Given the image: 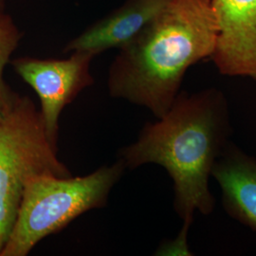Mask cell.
<instances>
[{
    "label": "cell",
    "instance_id": "cell-1",
    "mask_svg": "<svg viewBox=\"0 0 256 256\" xmlns=\"http://www.w3.org/2000/svg\"><path fill=\"white\" fill-rule=\"evenodd\" d=\"M230 134L223 92H180L162 117L146 124L137 140L120 151V160L129 169L147 164L164 168L173 180L174 210L189 230L196 212L208 216L214 209L209 180Z\"/></svg>",
    "mask_w": 256,
    "mask_h": 256
},
{
    "label": "cell",
    "instance_id": "cell-2",
    "mask_svg": "<svg viewBox=\"0 0 256 256\" xmlns=\"http://www.w3.org/2000/svg\"><path fill=\"white\" fill-rule=\"evenodd\" d=\"M216 36L210 0H170L119 50L108 72L110 95L162 117L180 92L186 72L210 59Z\"/></svg>",
    "mask_w": 256,
    "mask_h": 256
},
{
    "label": "cell",
    "instance_id": "cell-3",
    "mask_svg": "<svg viewBox=\"0 0 256 256\" xmlns=\"http://www.w3.org/2000/svg\"><path fill=\"white\" fill-rule=\"evenodd\" d=\"M119 160L84 176L44 174L27 183L9 238L0 256H26L48 236L76 218L102 208L126 169Z\"/></svg>",
    "mask_w": 256,
    "mask_h": 256
},
{
    "label": "cell",
    "instance_id": "cell-4",
    "mask_svg": "<svg viewBox=\"0 0 256 256\" xmlns=\"http://www.w3.org/2000/svg\"><path fill=\"white\" fill-rule=\"evenodd\" d=\"M41 119L28 96H21L0 120V252L5 246L27 183L44 174L68 176L57 158Z\"/></svg>",
    "mask_w": 256,
    "mask_h": 256
},
{
    "label": "cell",
    "instance_id": "cell-5",
    "mask_svg": "<svg viewBox=\"0 0 256 256\" xmlns=\"http://www.w3.org/2000/svg\"><path fill=\"white\" fill-rule=\"evenodd\" d=\"M94 57L88 52H72L66 59L20 57L10 62L14 72L36 92L46 137L56 151L61 112L93 84L90 64Z\"/></svg>",
    "mask_w": 256,
    "mask_h": 256
},
{
    "label": "cell",
    "instance_id": "cell-6",
    "mask_svg": "<svg viewBox=\"0 0 256 256\" xmlns=\"http://www.w3.org/2000/svg\"><path fill=\"white\" fill-rule=\"evenodd\" d=\"M218 36L210 60L222 75L256 81V0H210Z\"/></svg>",
    "mask_w": 256,
    "mask_h": 256
},
{
    "label": "cell",
    "instance_id": "cell-7",
    "mask_svg": "<svg viewBox=\"0 0 256 256\" xmlns=\"http://www.w3.org/2000/svg\"><path fill=\"white\" fill-rule=\"evenodd\" d=\"M170 0H126L110 14L72 39L64 52H82L93 56L126 46L147 24L164 9Z\"/></svg>",
    "mask_w": 256,
    "mask_h": 256
},
{
    "label": "cell",
    "instance_id": "cell-8",
    "mask_svg": "<svg viewBox=\"0 0 256 256\" xmlns=\"http://www.w3.org/2000/svg\"><path fill=\"white\" fill-rule=\"evenodd\" d=\"M226 212L256 232V158L230 142L214 165Z\"/></svg>",
    "mask_w": 256,
    "mask_h": 256
},
{
    "label": "cell",
    "instance_id": "cell-9",
    "mask_svg": "<svg viewBox=\"0 0 256 256\" xmlns=\"http://www.w3.org/2000/svg\"><path fill=\"white\" fill-rule=\"evenodd\" d=\"M22 34L7 14L0 16V120L4 119L14 106L20 95L14 92L4 79V70L12 52L18 46Z\"/></svg>",
    "mask_w": 256,
    "mask_h": 256
},
{
    "label": "cell",
    "instance_id": "cell-10",
    "mask_svg": "<svg viewBox=\"0 0 256 256\" xmlns=\"http://www.w3.org/2000/svg\"><path fill=\"white\" fill-rule=\"evenodd\" d=\"M5 14V0H0V16Z\"/></svg>",
    "mask_w": 256,
    "mask_h": 256
}]
</instances>
